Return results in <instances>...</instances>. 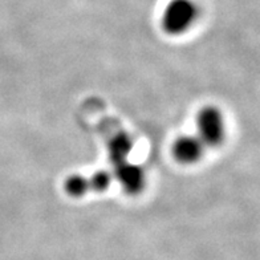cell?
Listing matches in <instances>:
<instances>
[{"label":"cell","mask_w":260,"mask_h":260,"mask_svg":"<svg viewBox=\"0 0 260 260\" xmlns=\"http://www.w3.org/2000/svg\"><path fill=\"white\" fill-rule=\"evenodd\" d=\"M199 17V6L194 0H170L162 15V27L168 34L188 31Z\"/></svg>","instance_id":"1"},{"label":"cell","mask_w":260,"mask_h":260,"mask_svg":"<svg viewBox=\"0 0 260 260\" xmlns=\"http://www.w3.org/2000/svg\"><path fill=\"white\" fill-rule=\"evenodd\" d=\"M197 137L205 146H218L222 144L226 127L223 114L215 106H205L197 116Z\"/></svg>","instance_id":"2"},{"label":"cell","mask_w":260,"mask_h":260,"mask_svg":"<svg viewBox=\"0 0 260 260\" xmlns=\"http://www.w3.org/2000/svg\"><path fill=\"white\" fill-rule=\"evenodd\" d=\"M113 178L120 182L126 194L136 195L145 187V173L141 166L126 161L113 168Z\"/></svg>","instance_id":"3"},{"label":"cell","mask_w":260,"mask_h":260,"mask_svg":"<svg viewBox=\"0 0 260 260\" xmlns=\"http://www.w3.org/2000/svg\"><path fill=\"white\" fill-rule=\"evenodd\" d=\"M205 145L197 136H182L173 145V154L181 164H195L203 155Z\"/></svg>","instance_id":"4"},{"label":"cell","mask_w":260,"mask_h":260,"mask_svg":"<svg viewBox=\"0 0 260 260\" xmlns=\"http://www.w3.org/2000/svg\"><path fill=\"white\" fill-rule=\"evenodd\" d=\"M133 149V140L125 132L116 134L109 142V159L112 166L129 161V155Z\"/></svg>","instance_id":"5"},{"label":"cell","mask_w":260,"mask_h":260,"mask_svg":"<svg viewBox=\"0 0 260 260\" xmlns=\"http://www.w3.org/2000/svg\"><path fill=\"white\" fill-rule=\"evenodd\" d=\"M65 190L72 197H82L90 190L89 178L84 175H71L65 181Z\"/></svg>","instance_id":"6"},{"label":"cell","mask_w":260,"mask_h":260,"mask_svg":"<svg viewBox=\"0 0 260 260\" xmlns=\"http://www.w3.org/2000/svg\"><path fill=\"white\" fill-rule=\"evenodd\" d=\"M113 179V174H110L109 171L100 170L96 171L92 177H89L90 182V190L94 191H104L106 188L109 187Z\"/></svg>","instance_id":"7"}]
</instances>
